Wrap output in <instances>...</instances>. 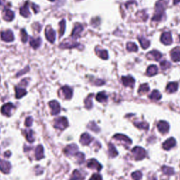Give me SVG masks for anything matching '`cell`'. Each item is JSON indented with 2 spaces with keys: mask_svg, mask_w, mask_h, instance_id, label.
<instances>
[{
  "mask_svg": "<svg viewBox=\"0 0 180 180\" xmlns=\"http://www.w3.org/2000/svg\"><path fill=\"white\" fill-rule=\"evenodd\" d=\"M158 67L156 65H151L149 66L146 70V74L148 76H153V75H156L158 73Z\"/></svg>",
  "mask_w": 180,
  "mask_h": 180,
  "instance_id": "f1b7e54d",
  "label": "cell"
},
{
  "mask_svg": "<svg viewBox=\"0 0 180 180\" xmlns=\"http://www.w3.org/2000/svg\"><path fill=\"white\" fill-rule=\"evenodd\" d=\"M146 57L149 59L158 61V60H160L162 58V54L157 50H153L148 53Z\"/></svg>",
  "mask_w": 180,
  "mask_h": 180,
  "instance_id": "d6986e66",
  "label": "cell"
},
{
  "mask_svg": "<svg viewBox=\"0 0 180 180\" xmlns=\"http://www.w3.org/2000/svg\"><path fill=\"white\" fill-rule=\"evenodd\" d=\"M49 1H55V0H49Z\"/></svg>",
  "mask_w": 180,
  "mask_h": 180,
  "instance_id": "11a10c76",
  "label": "cell"
},
{
  "mask_svg": "<svg viewBox=\"0 0 180 180\" xmlns=\"http://www.w3.org/2000/svg\"><path fill=\"white\" fill-rule=\"evenodd\" d=\"M160 41L165 45H170L172 43V38L170 33H163L160 37Z\"/></svg>",
  "mask_w": 180,
  "mask_h": 180,
  "instance_id": "9a60e30c",
  "label": "cell"
},
{
  "mask_svg": "<svg viewBox=\"0 0 180 180\" xmlns=\"http://www.w3.org/2000/svg\"><path fill=\"white\" fill-rule=\"evenodd\" d=\"M180 2V0H174L173 1V3L174 4H177L178 3Z\"/></svg>",
  "mask_w": 180,
  "mask_h": 180,
  "instance_id": "f5cc1de1",
  "label": "cell"
},
{
  "mask_svg": "<svg viewBox=\"0 0 180 180\" xmlns=\"http://www.w3.org/2000/svg\"><path fill=\"white\" fill-rule=\"evenodd\" d=\"M87 128L89 129L90 130H91V131L94 132H99L100 131V129L99 128L98 126H97L96 123H94V122L92 121V122H90V123L88 124L87 125Z\"/></svg>",
  "mask_w": 180,
  "mask_h": 180,
  "instance_id": "b9f144b4",
  "label": "cell"
},
{
  "mask_svg": "<svg viewBox=\"0 0 180 180\" xmlns=\"http://www.w3.org/2000/svg\"><path fill=\"white\" fill-rule=\"evenodd\" d=\"M157 127H158V131L162 134L167 133V132L169 131V130H170V125L165 121H160L159 123H158Z\"/></svg>",
  "mask_w": 180,
  "mask_h": 180,
  "instance_id": "e0dca14e",
  "label": "cell"
},
{
  "mask_svg": "<svg viewBox=\"0 0 180 180\" xmlns=\"http://www.w3.org/2000/svg\"><path fill=\"white\" fill-rule=\"evenodd\" d=\"M87 167L88 168L91 169V170H95L98 171V172H99L102 169V167H103L102 165L96 159H90L87 162Z\"/></svg>",
  "mask_w": 180,
  "mask_h": 180,
  "instance_id": "7c38bea8",
  "label": "cell"
},
{
  "mask_svg": "<svg viewBox=\"0 0 180 180\" xmlns=\"http://www.w3.org/2000/svg\"><path fill=\"white\" fill-rule=\"evenodd\" d=\"M21 41H22V42H23V43H26L28 40V35L27 34V32L23 29H22L21 30Z\"/></svg>",
  "mask_w": 180,
  "mask_h": 180,
  "instance_id": "ee69618b",
  "label": "cell"
},
{
  "mask_svg": "<svg viewBox=\"0 0 180 180\" xmlns=\"http://www.w3.org/2000/svg\"><path fill=\"white\" fill-rule=\"evenodd\" d=\"M167 7V2L165 0H158L155 6V13L152 18L153 21L159 22L162 20L165 10Z\"/></svg>",
  "mask_w": 180,
  "mask_h": 180,
  "instance_id": "6da1fadb",
  "label": "cell"
},
{
  "mask_svg": "<svg viewBox=\"0 0 180 180\" xmlns=\"http://www.w3.org/2000/svg\"><path fill=\"white\" fill-rule=\"evenodd\" d=\"M32 123H33V118L32 117H28L26 119V122H25V125L26 127L29 128L31 126Z\"/></svg>",
  "mask_w": 180,
  "mask_h": 180,
  "instance_id": "7dc6e473",
  "label": "cell"
},
{
  "mask_svg": "<svg viewBox=\"0 0 180 180\" xmlns=\"http://www.w3.org/2000/svg\"><path fill=\"white\" fill-rule=\"evenodd\" d=\"M178 89V84L175 82H170L167 85L166 91L169 93H174L177 91Z\"/></svg>",
  "mask_w": 180,
  "mask_h": 180,
  "instance_id": "83f0119b",
  "label": "cell"
},
{
  "mask_svg": "<svg viewBox=\"0 0 180 180\" xmlns=\"http://www.w3.org/2000/svg\"><path fill=\"white\" fill-rule=\"evenodd\" d=\"M171 59L174 62L180 61V47H175L170 52Z\"/></svg>",
  "mask_w": 180,
  "mask_h": 180,
  "instance_id": "ac0fdd59",
  "label": "cell"
},
{
  "mask_svg": "<svg viewBox=\"0 0 180 180\" xmlns=\"http://www.w3.org/2000/svg\"><path fill=\"white\" fill-rule=\"evenodd\" d=\"M25 137H26V140H27L28 142H34L35 138L34 136H33V132L32 131V130H26V131H25Z\"/></svg>",
  "mask_w": 180,
  "mask_h": 180,
  "instance_id": "836d02e7",
  "label": "cell"
},
{
  "mask_svg": "<svg viewBox=\"0 0 180 180\" xmlns=\"http://www.w3.org/2000/svg\"><path fill=\"white\" fill-rule=\"evenodd\" d=\"M89 180H103L102 179L101 175H100L99 174H94L90 178Z\"/></svg>",
  "mask_w": 180,
  "mask_h": 180,
  "instance_id": "c3c4849f",
  "label": "cell"
},
{
  "mask_svg": "<svg viewBox=\"0 0 180 180\" xmlns=\"http://www.w3.org/2000/svg\"><path fill=\"white\" fill-rule=\"evenodd\" d=\"M94 96V94H91L88 96L87 98L85 99L84 100V106H85V108L87 109H91L92 108L93 103H92V101H91V96Z\"/></svg>",
  "mask_w": 180,
  "mask_h": 180,
  "instance_id": "e575fe53",
  "label": "cell"
},
{
  "mask_svg": "<svg viewBox=\"0 0 180 180\" xmlns=\"http://www.w3.org/2000/svg\"><path fill=\"white\" fill-rule=\"evenodd\" d=\"M96 99L97 101L103 103V102H106L108 99V96L106 94L105 92L101 91V92L98 93L96 96Z\"/></svg>",
  "mask_w": 180,
  "mask_h": 180,
  "instance_id": "1f68e13d",
  "label": "cell"
},
{
  "mask_svg": "<svg viewBox=\"0 0 180 180\" xmlns=\"http://www.w3.org/2000/svg\"><path fill=\"white\" fill-rule=\"evenodd\" d=\"M2 16L4 20L8 21V22H10V21H12L13 20L14 13L11 10L9 9L4 8V9L3 10L2 12Z\"/></svg>",
  "mask_w": 180,
  "mask_h": 180,
  "instance_id": "5bb4252c",
  "label": "cell"
},
{
  "mask_svg": "<svg viewBox=\"0 0 180 180\" xmlns=\"http://www.w3.org/2000/svg\"><path fill=\"white\" fill-rule=\"evenodd\" d=\"M161 97L162 95L160 94V93L158 91V90H153L152 93H151L149 96V98L151 99L154 101L160 100V99H161Z\"/></svg>",
  "mask_w": 180,
  "mask_h": 180,
  "instance_id": "8d00e7d4",
  "label": "cell"
},
{
  "mask_svg": "<svg viewBox=\"0 0 180 180\" xmlns=\"http://www.w3.org/2000/svg\"><path fill=\"white\" fill-rule=\"evenodd\" d=\"M162 171L165 174H167V175H172V174H174V169L172 167H167V166H163L162 167Z\"/></svg>",
  "mask_w": 180,
  "mask_h": 180,
  "instance_id": "60d3db41",
  "label": "cell"
},
{
  "mask_svg": "<svg viewBox=\"0 0 180 180\" xmlns=\"http://www.w3.org/2000/svg\"><path fill=\"white\" fill-rule=\"evenodd\" d=\"M149 91V84L146 83H144L142 84V85H140V87H139L138 89V92L139 94H144L148 92Z\"/></svg>",
  "mask_w": 180,
  "mask_h": 180,
  "instance_id": "f35d334b",
  "label": "cell"
},
{
  "mask_svg": "<svg viewBox=\"0 0 180 180\" xmlns=\"http://www.w3.org/2000/svg\"><path fill=\"white\" fill-rule=\"evenodd\" d=\"M122 82H123V84L125 87H133L135 84V80L130 75L122 77Z\"/></svg>",
  "mask_w": 180,
  "mask_h": 180,
  "instance_id": "2e32d148",
  "label": "cell"
},
{
  "mask_svg": "<svg viewBox=\"0 0 180 180\" xmlns=\"http://www.w3.org/2000/svg\"><path fill=\"white\" fill-rule=\"evenodd\" d=\"M4 156L10 157L11 156V152H10V151H6V152L4 153Z\"/></svg>",
  "mask_w": 180,
  "mask_h": 180,
  "instance_id": "816d5d0a",
  "label": "cell"
},
{
  "mask_svg": "<svg viewBox=\"0 0 180 180\" xmlns=\"http://www.w3.org/2000/svg\"><path fill=\"white\" fill-rule=\"evenodd\" d=\"M134 125H135V127H137L139 129H141V130H147L149 129V124L145 123V122H135Z\"/></svg>",
  "mask_w": 180,
  "mask_h": 180,
  "instance_id": "d590c367",
  "label": "cell"
},
{
  "mask_svg": "<svg viewBox=\"0 0 180 180\" xmlns=\"http://www.w3.org/2000/svg\"><path fill=\"white\" fill-rule=\"evenodd\" d=\"M68 126V119L66 117L57 118L54 120V128L59 130H63Z\"/></svg>",
  "mask_w": 180,
  "mask_h": 180,
  "instance_id": "3957f363",
  "label": "cell"
},
{
  "mask_svg": "<svg viewBox=\"0 0 180 180\" xmlns=\"http://www.w3.org/2000/svg\"><path fill=\"white\" fill-rule=\"evenodd\" d=\"M49 106L51 108V113L53 116H56L60 113L61 111V107H60V104L59 102L56 101H52L49 103Z\"/></svg>",
  "mask_w": 180,
  "mask_h": 180,
  "instance_id": "ba28073f",
  "label": "cell"
},
{
  "mask_svg": "<svg viewBox=\"0 0 180 180\" xmlns=\"http://www.w3.org/2000/svg\"><path fill=\"white\" fill-rule=\"evenodd\" d=\"M13 108H15V106L11 103H7L2 106L1 108V113L6 116H11V111Z\"/></svg>",
  "mask_w": 180,
  "mask_h": 180,
  "instance_id": "8fae6325",
  "label": "cell"
},
{
  "mask_svg": "<svg viewBox=\"0 0 180 180\" xmlns=\"http://www.w3.org/2000/svg\"><path fill=\"white\" fill-rule=\"evenodd\" d=\"M132 155L136 160H143L146 156V152L143 148L139 146H136L132 150Z\"/></svg>",
  "mask_w": 180,
  "mask_h": 180,
  "instance_id": "7a4b0ae2",
  "label": "cell"
},
{
  "mask_svg": "<svg viewBox=\"0 0 180 180\" xmlns=\"http://www.w3.org/2000/svg\"><path fill=\"white\" fill-rule=\"evenodd\" d=\"M32 9H33V11H34V12L35 13H38L39 11H40V7H39L38 5L35 4L34 3L32 4Z\"/></svg>",
  "mask_w": 180,
  "mask_h": 180,
  "instance_id": "681fc988",
  "label": "cell"
},
{
  "mask_svg": "<svg viewBox=\"0 0 180 180\" xmlns=\"http://www.w3.org/2000/svg\"><path fill=\"white\" fill-rule=\"evenodd\" d=\"M60 93L66 99H70L73 96V89L68 86H64L61 87V89H60Z\"/></svg>",
  "mask_w": 180,
  "mask_h": 180,
  "instance_id": "9c48e42d",
  "label": "cell"
},
{
  "mask_svg": "<svg viewBox=\"0 0 180 180\" xmlns=\"http://www.w3.org/2000/svg\"><path fill=\"white\" fill-rule=\"evenodd\" d=\"M91 142H92V137H91L88 133H84L81 135L80 142L82 144V145L84 146L89 145Z\"/></svg>",
  "mask_w": 180,
  "mask_h": 180,
  "instance_id": "44dd1931",
  "label": "cell"
},
{
  "mask_svg": "<svg viewBox=\"0 0 180 180\" xmlns=\"http://www.w3.org/2000/svg\"><path fill=\"white\" fill-rule=\"evenodd\" d=\"M1 39L3 41L6 42H13L14 40V35L13 32L11 30H7L6 31H3L1 33Z\"/></svg>",
  "mask_w": 180,
  "mask_h": 180,
  "instance_id": "52a82bcc",
  "label": "cell"
},
{
  "mask_svg": "<svg viewBox=\"0 0 180 180\" xmlns=\"http://www.w3.org/2000/svg\"><path fill=\"white\" fill-rule=\"evenodd\" d=\"M78 46H80V44L72 38L71 40H70V39L65 40L64 41L60 44L59 47L61 49H72L74 47H78Z\"/></svg>",
  "mask_w": 180,
  "mask_h": 180,
  "instance_id": "277c9868",
  "label": "cell"
},
{
  "mask_svg": "<svg viewBox=\"0 0 180 180\" xmlns=\"http://www.w3.org/2000/svg\"><path fill=\"white\" fill-rule=\"evenodd\" d=\"M149 180H157V179L155 177H153V178H151V179H149Z\"/></svg>",
  "mask_w": 180,
  "mask_h": 180,
  "instance_id": "db71d44e",
  "label": "cell"
},
{
  "mask_svg": "<svg viewBox=\"0 0 180 180\" xmlns=\"http://www.w3.org/2000/svg\"><path fill=\"white\" fill-rule=\"evenodd\" d=\"M82 31H83V26H82V25L80 23L76 24L73 28V32H72L71 38L74 39V40H77V38L80 37V34L82 33Z\"/></svg>",
  "mask_w": 180,
  "mask_h": 180,
  "instance_id": "30bf717a",
  "label": "cell"
},
{
  "mask_svg": "<svg viewBox=\"0 0 180 180\" xmlns=\"http://www.w3.org/2000/svg\"><path fill=\"white\" fill-rule=\"evenodd\" d=\"M139 43H140L141 46L144 49H148L150 47V41L148 40L147 39L143 38V37H141V38H139Z\"/></svg>",
  "mask_w": 180,
  "mask_h": 180,
  "instance_id": "d6a6232c",
  "label": "cell"
},
{
  "mask_svg": "<svg viewBox=\"0 0 180 180\" xmlns=\"http://www.w3.org/2000/svg\"><path fill=\"white\" fill-rule=\"evenodd\" d=\"M66 23L65 19H63V20L59 23V34L61 37L64 35L65 31H66Z\"/></svg>",
  "mask_w": 180,
  "mask_h": 180,
  "instance_id": "74e56055",
  "label": "cell"
},
{
  "mask_svg": "<svg viewBox=\"0 0 180 180\" xmlns=\"http://www.w3.org/2000/svg\"><path fill=\"white\" fill-rule=\"evenodd\" d=\"M15 90H16V99L22 98L23 96H24L25 95L27 94V91H26V89H24V88L16 87Z\"/></svg>",
  "mask_w": 180,
  "mask_h": 180,
  "instance_id": "4316f807",
  "label": "cell"
},
{
  "mask_svg": "<svg viewBox=\"0 0 180 180\" xmlns=\"http://www.w3.org/2000/svg\"><path fill=\"white\" fill-rule=\"evenodd\" d=\"M20 14L24 18H28L30 16V12L29 10V2L26 1L24 5L20 8Z\"/></svg>",
  "mask_w": 180,
  "mask_h": 180,
  "instance_id": "ffe728a7",
  "label": "cell"
},
{
  "mask_svg": "<svg viewBox=\"0 0 180 180\" xmlns=\"http://www.w3.org/2000/svg\"><path fill=\"white\" fill-rule=\"evenodd\" d=\"M28 70H29V68L28 67H27L26 68H25L24 70H23V71H20L17 74L16 76H18V75H23V74H24L25 73H26V72H28Z\"/></svg>",
  "mask_w": 180,
  "mask_h": 180,
  "instance_id": "f907efd6",
  "label": "cell"
},
{
  "mask_svg": "<svg viewBox=\"0 0 180 180\" xmlns=\"http://www.w3.org/2000/svg\"><path fill=\"white\" fill-rule=\"evenodd\" d=\"M11 168V163L9 161L4 160H0V171L3 172L4 174H8L10 172Z\"/></svg>",
  "mask_w": 180,
  "mask_h": 180,
  "instance_id": "4fadbf2b",
  "label": "cell"
},
{
  "mask_svg": "<svg viewBox=\"0 0 180 180\" xmlns=\"http://www.w3.org/2000/svg\"><path fill=\"white\" fill-rule=\"evenodd\" d=\"M179 40H180V36H179Z\"/></svg>",
  "mask_w": 180,
  "mask_h": 180,
  "instance_id": "9f6ffc18",
  "label": "cell"
},
{
  "mask_svg": "<svg viewBox=\"0 0 180 180\" xmlns=\"http://www.w3.org/2000/svg\"><path fill=\"white\" fill-rule=\"evenodd\" d=\"M45 37L49 42L54 43V42H55L56 37L55 30H54L51 27H48V26H47L45 29Z\"/></svg>",
  "mask_w": 180,
  "mask_h": 180,
  "instance_id": "5b68a950",
  "label": "cell"
},
{
  "mask_svg": "<svg viewBox=\"0 0 180 180\" xmlns=\"http://www.w3.org/2000/svg\"><path fill=\"white\" fill-rule=\"evenodd\" d=\"M44 148L42 145L37 146L35 149V158L37 160H40L44 158Z\"/></svg>",
  "mask_w": 180,
  "mask_h": 180,
  "instance_id": "d4e9b609",
  "label": "cell"
},
{
  "mask_svg": "<svg viewBox=\"0 0 180 180\" xmlns=\"http://www.w3.org/2000/svg\"><path fill=\"white\" fill-rule=\"evenodd\" d=\"M84 176L82 175V172H80L78 170H74L73 174H72L71 176V178H70V180H84Z\"/></svg>",
  "mask_w": 180,
  "mask_h": 180,
  "instance_id": "f546056e",
  "label": "cell"
},
{
  "mask_svg": "<svg viewBox=\"0 0 180 180\" xmlns=\"http://www.w3.org/2000/svg\"><path fill=\"white\" fill-rule=\"evenodd\" d=\"M176 145V140L174 139L173 137H171V138L167 139L163 144V148L165 150H170L172 148H173L174 146Z\"/></svg>",
  "mask_w": 180,
  "mask_h": 180,
  "instance_id": "7402d4cb",
  "label": "cell"
},
{
  "mask_svg": "<svg viewBox=\"0 0 180 180\" xmlns=\"http://www.w3.org/2000/svg\"><path fill=\"white\" fill-rule=\"evenodd\" d=\"M42 45V39L40 38H30V45L34 49H38Z\"/></svg>",
  "mask_w": 180,
  "mask_h": 180,
  "instance_id": "cb8c5ba5",
  "label": "cell"
},
{
  "mask_svg": "<svg viewBox=\"0 0 180 180\" xmlns=\"http://www.w3.org/2000/svg\"><path fill=\"white\" fill-rule=\"evenodd\" d=\"M75 156H76L77 158V162L78 164H82V163H84V154L83 153L81 152H77V154L75 155Z\"/></svg>",
  "mask_w": 180,
  "mask_h": 180,
  "instance_id": "7bdbcfd3",
  "label": "cell"
},
{
  "mask_svg": "<svg viewBox=\"0 0 180 180\" xmlns=\"http://www.w3.org/2000/svg\"><path fill=\"white\" fill-rule=\"evenodd\" d=\"M170 66H171L170 63L167 61H163L161 63H160V68H161L162 70L168 69Z\"/></svg>",
  "mask_w": 180,
  "mask_h": 180,
  "instance_id": "bcb514c9",
  "label": "cell"
},
{
  "mask_svg": "<svg viewBox=\"0 0 180 180\" xmlns=\"http://www.w3.org/2000/svg\"><path fill=\"white\" fill-rule=\"evenodd\" d=\"M96 54L99 57L103 60H107L108 59V53L105 49H96Z\"/></svg>",
  "mask_w": 180,
  "mask_h": 180,
  "instance_id": "484cf974",
  "label": "cell"
},
{
  "mask_svg": "<svg viewBox=\"0 0 180 180\" xmlns=\"http://www.w3.org/2000/svg\"><path fill=\"white\" fill-rule=\"evenodd\" d=\"M77 152H79L78 146L75 144L68 145L64 149V153L67 156H75Z\"/></svg>",
  "mask_w": 180,
  "mask_h": 180,
  "instance_id": "8992f818",
  "label": "cell"
},
{
  "mask_svg": "<svg viewBox=\"0 0 180 180\" xmlns=\"http://www.w3.org/2000/svg\"><path fill=\"white\" fill-rule=\"evenodd\" d=\"M142 177V173L140 171H137V172H133L132 174V177L134 180H141Z\"/></svg>",
  "mask_w": 180,
  "mask_h": 180,
  "instance_id": "f6af8a7d",
  "label": "cell"
},
{
  "mask_svg": "<svg viewBox=\"0 0 180 180\" xmlns=\"http://www.w3.org/2000/svg\"><path fill=\"white\" fill-rule=\"evenodd\" d=\"M108 146V153L110 157L115 158V157L117 156L118 155V152L117 150H116V147L112 144H109Z\"/></svg>",
  "mask_w": 180,
  "mask_h": 180,
  "instance_id": "4dcf8cb0",
  "label": "cell"
},
{
  "mask_svg": "<svg viewBox=\"0 0 180 180\" xmlns=\"http://www.w3.org/2000/svg\"><path fill=\"white\" fill-rule=\"evenodd\" d=\"M127 49L128 52H137L138 51V47L134 42H128L127 44Z\"/></svg>",
  "mask_w": 180,
  "mask_h": 180,
  "instance_id": "ab89813d",
  "label": "cell"
},
{
  "mask_svg": "<svg viewBox=\"0 0 180 180\" xmlns=\"http://www.w3.org/2000/svg\"><path fill=\"white\" fill-rule=\"evenodd\" d=\"M113 139H116L118 141H120V142H123L125 144H132V140L129 137H127L124 135H122V134H117V135L113 136Z\"/></svg>",
  "mask_w": 180,
  "mask_h": 180,
  "instance_id": "603a6c76",
  "label": "cell"
}]
</instances>
